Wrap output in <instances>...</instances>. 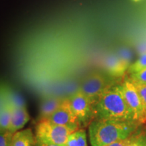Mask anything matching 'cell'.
Listing matches in <instances>:
<instances>
[{"label":"cell","instance_id":"6da1fadb","mask_svg":"<svg viewBox=\"0 0 146 146\" xmlns=\"http://www.w3.org/2000/svg\"><path fill=\"white\" fill-rule=\"evenodd\" d=\"M135 123L95 118L89 126L91 146H104L129 137L135 131Z\"/></svg>","mask_w":146,"mask_h":146},{"label":"cell","instance_id":"7a4b0ae2","mask_svg":"<svg viewBox=\"0 0 146 146\" xmlns=\"http://www.w3.org/2000/svg\"><path fill=\"white\" fill-rule=\"evenodd\" d=\"M94 108L95 118L115 121H135L133 112L124 99L119 85H112L106 89Z\"/></svg>","mask_w":146,"mask_h":146},{"label":"cell","instance_id":"3957f363","mask_svg":"<svg viewBox=\"0 0 146 146\" xmlns=\"http://www.w3.org/2000/svg\"><path fill=\"white\" fill-rule=\"evenodd\" d=\"M72 132L74 131L64 126L41 120L36 126L35 137L38 141L65 146L67 139Z\"/></svg>","mask_w":146,"mask_h":146},{"label":"cell","instance_id":"277c9868","mask_svg":"<svg viewBox=\"0 0 146 146\" xmlns=\"http://www.w3.org/2000/svg\"><path fill=\"white\" fill-rule=\"evenodd\" d=\"M119 86L126 103L133 112L135 121L139 123L145 122V111L134 83L129 78L125 80Z\"/></svg>","mask_w":146,"mask_h":146},{"label":"cell","instance_id":"5b68a950","mask_svg":"<svg viewBox=\"0 0 146 146\" xmlns=\"http://www.w3.org/2000/svg\"><path fill=\"white\" fill-rule=\"evenodd\" d=\"M71 109L81 127L90 124L95 118L93 104L79 90L69 98Z\"/></svg>","mask_w":146,"mask_h":146},{"label":"cell","instance_id":"8992f818","mask_svg":"<svg viewBox=\"0 0 146 146\" xmlns=\"http://www.w3.org/2000/svg\"><path fill=\"white\" fill-rule=\"evenodd\" d=\"M112 85L108 82L106 78L102 74L94 73L84 79L79 91L89 98L94 107L102 95Z\"/></svg>","mask_w":146,"mask_h":146},{"label":"cell","instance_id":"52a82bcc","mask_svg":"<svg viewBox=\"0 0 146 146\" xmlns=\"http://www.w3.org/2000/svg\"><path fill=\"white\" fill-rule=\"evenodd\" d=\"M44 120H50L57 125L64 126L74 131L81 128V124L71 109L68 99L63 100L59 108L50 116Z\"/></svg>","mask_w":146,"mask_h":146},{"label":"cell","instance_id":"ba28073f","mask_svg":"<svg viewBox=\"0 0 146 146\" xmlns=\"http://www.w3.org/2000/svg\"><path fill=\"white\" fill-rule=\"evenodd\" d=\"M11 105V104H10ZM12 116L8 130L14 133L24 127L30 119L26 106H12Z\"/></svg>","mask_w":146,"mask_h":146},{"label":"cell","instance_id":"9c48e42d","mask_svg":"<svg viewBox=\"0 0 146 146\" xmlns=\"http://www.w3.org/2000/svg\"><path fill=\"white\" fill-rule=\"evenodd\" d=\"M130 64L123 58L116 56H111L106 60L104 67L111 75L119 77L128 71Z\"/></svg>","mask_w":146,"mask_h":146},{"label":"cell","instance_id":"30bf717a","mask_svg":"<svg viewBox=\"0 0 146 146\" xmlns=\"http://www.w3.org/2000/svg\"><path fill=\"white\" fill-rule=\"evenodd\" d=\"M36 137L31 129L16 131L12 137V146H36Z\"/></svg>","mask_w":146,"mask_h":146},{"label":"cell","instance_id":"8fae6325","mask_svg":"<svg viewBox=\"0 0 146 146\" xmlns=\"http://www.w3.org/2000/svg\"><path fill=\"white\" fill-rule=\"evenodd\" d=\"M63 100H60L56 98H50L45 99L42 102L40 108V118L41 120L46 119L53 113L59 108L62 103Z\"/></svg>","mask_w":146,"mask_h":146},{"label":"cell","instance_id":"7c38bea8","mask_svg":"<svg viewBox=\"0 0 146 146\" xmlns=\"http://www.w3.org/2000/svg\"><path fill=\"white\" fill-rule=\"evenodd\" d=\"M65 146H87L85 131L81 128L72 132L67 139Z\"/></svg>","mask_w":146,"mask_h":146},{"label":"cell","instance_id":"4fadbf2b","mask_svg":"<svg viewBox=\"0 0 146 146\" xmlns=\"http://www.w3.org/2000/svg\"><path fill=\"white\" fill-rule=\"evenodd\" d=\"M12 116V107L8 102H5L0 108V129L8 130Z\"/></svg>","mask_w":146,"mask_h":146},{"label":"cell","instance_id":"5bb4252c","mask_svg":"<svg viewBox=\"0 0 146 146\" xmlns=\"http://www.w3.org/2000/svg\"><path fill=\"white\" fill-rule=\"evenodd\" d=\"M146 68V52L141 54L134 63L129 66L128 72L130 74L137 72Z\"/></svg>","mask_w":146,"mask_h":146},{"label":"cell","instance_id":"9a60e30c","mask_svg":"<svg viewBox=\"0 0 146 146\" xmlns=\"http://www.w3.org/2000/svg\"><path fill=\"white\" fill-rule=\"evenodd\" d=\"M13 135L9 130L0 129V146H12Z\"/></svg>","mask_w":146,"mask_h":146},{"label":"cell","instance_id":"2e32d148","mask_svg":"<svg viewBox=\"0 0 146 146\" xmlns=\"http://www.w3.org/2000/svg\"><path fill=\"white\" fill-rule=\"evenodd\" d=\"M129 79L133 83L146 84V68L137 72L131 74Z\"/></svg>","mask_w":146,"mask_h":146},{"label":"cell","instance_id":"e0dca14e","mask_svg":"<svg viewBox=\"0 0 146 146\" xmlns=\"http://www.w3.org/2000/svg\"><path fill=\"white\" fill-rule=\"evenodd\" d=\"M133 83L135 85L137 90L140 99L141 100L144 111H145L146 115V84H139L136 83Z\"/></svg>","mask_w":146,"mask_h":146},{"label":"cell","instance_id":"ac0fdd59","mask_svg":"<svg viewBox=\"0 0 146 146\" xmlns=\"http://www.w3.org/2000/svg\"><path fill=\"white\" fill-rule=\"evenodd\" d=\"M146 143V139H143V137L131 136V139L127 146H145Z\"/></svg>","mask_w":146,"mask_h":146},{"label":"cell","instance_id":"d6986e66","mask_svg":"<svg viewBox=\"0 0 146 146\" xmlns=\"http://www.w3.org/2000/svg\"><path fill=\"white\" fill-rule=\"evenodd\" d=\"M131 139V136L129 137H128L125 139L120 140V141H117L113 142L112 143L108 144V145H106L104 146H127L128 144H129V141H130Z\"/></svg>","mask_w":146,"mask_h":146},{"label":"cell","instance_id":"ffe728a7","mask_svg":"<svg viewBox=\"0 0 146 146\" xmlns=\"http://www.w3.org/2000/svg\"><path fill=\"white\" fill-rule=\"evenodd\" d=\"M36 146H62V145H56V144L45 143V142H43V141H38V140H36Z\"/></svg>","mask_w":146,"mask_h":146},{"label":"cell","instance_id":"44dd1931","mask_svg":"<svg viewBox=\"0 0 146 146\" xmlns=\"http://www.w3.org/2000/svg\"><path fill=\"white\" fill-rule=\"evenodd\" d=\"M134 1H139V0H134Z\"/></svg>","mask_w":146,"mask_h":146},{"label":"cell","instance_id":"7402d4cb","mask_svg":"<svg viewBox=\"0 0 146 146\" xmlns=\"http://www.w3.org/2000/svg\"><path fill=\"white\" fill-rule=\"evenodd\" d=\"M145 146H146V143H145Z\"/></svg>","mask_w":146,"mask_h":146},{"label":"cell","instance_id":"603a6c76","mask_svg":"<svg viewBox=\"0 0 146 146\" xmlns=\"http://www.w3.org/2000/svg\"><path fill=\"white\" fill-rule=\"evenodd\" d=\"M145 122H146V118H145Z\"/></svg>","mask_w":146,"mask_h":146}]
</instances>
